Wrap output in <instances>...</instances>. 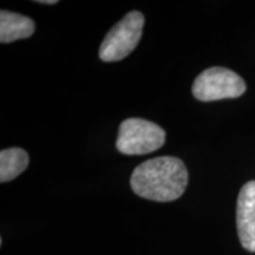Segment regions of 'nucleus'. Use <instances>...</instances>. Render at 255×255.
<instances>
[{
  "mask_svg": "<svg viewBox=\"0 0 255 255\" xmlns=\"http://www.w3.org/2000/svg\"><path fill=\"white\" fill-rule=\"evenodd\" d=\"M165 131L157 124L142 119H128L120 126L116 148L124 155H145L164 144Z\"/></svg>",
  "mask_w": 255,
  "mask_h": 255,
  "instance_id": "obj_2",
  "label": "nucleus"
},
{
  "mask_svg": "<svg viewBox=\"0 0 255 255\" xmlns=\"http://www.w3.org/2000/svg\"><path fill=\"white\" fill-rule=\"evenodd\" d=\"M133 193L143 199L170 202L182 196L188 171L180 158L161 156L137 165L130 178Z\"/></svg>",
  "mask_w": 255,
  "mask_h": 255,
  "instance_id": "obj_1",
  "label": "nucleus"
},
{
  "mask_svg": "<svg viewBox=\"0 0 255 255\" xmlns=\"http://www.w3.org/2000/svg\"><path fill=\"white\" fill-rule=\"evenodd\" d=\"M28 155L24 149L9 148L0 152V182L5 183L18 177L28 165Z\"/></svg>",
  "mask_w": 255,
  "mask_h": 255,
  "instance_id": "obj_7",
  "label": "nucleus"
},
{
  "mask_svg": "<svg viewBox=\"0 0 255 255\" xmlns=\"http://www.w3.org/2000/svg\"><path fill=\"white\" fill-rule=\"evenodd\" d=\"M37 2H39V4H49V5L57 4L56 0H40V1H37Z\"/></svg>",
  "mask_w": 255,
  "mask_h": 255,
  "instance_id": "obj_8",
  "label": "nucleus"
},
{
  "mask_svg": "<svg viewBox=\"0 0 255 255\" xmlns=\"http://www.w3.org/2000/svg\"><path fill=\"white\" fill-rule=\"evenodd\" d=\"M246 91V84L238 73L226 68H209L197 76L193 95L201 102L237 98Z\"/></svg>",
  "mask_w": 255,
  "mask_h": 255,
  "instance_id": "obj_4",
  "label": "nucleus"
},
{
  "mask_svg": "<svg viewBox=\"0 0 255 255\" xmlns=\"http://www.w3.org/2000/svg\"><path fill=\"white\" fill-rule=\"evenodd\" d=\"M34 23L26 15L1 9L0 12V41L12 43L33 34Z\"/></svg>",
  "mask_w": 255,
  "mask_h": 255,
  "instance_id": "obj_6",
  "label": "nucleus"
},
{
  "mask_svg": "<svg viewBox=\"0 0 255 255\" xmlns=\"http://www.w3.org/2000/svg\"><path fill=\"white\" fill-rule=\"evenodd\" d=\"M143 26L144 17L141 12L132 11L124 15L105 36L100 47V58L103 62H119L129 56L138 45Z\"/></svg>",
  "mask_w": 255,
  "mask_h": 255,
  "instance_id": "obj_3",
  "label": "nucleus"
},
{
  "mask_svg": "<svg viewBox=\"0 0 255 255\" xmlns=\"http://www.w3.org/2000/svg\"><path fill=\"white\" fill-rule=\"evenodd\" d=\"M237 227L242 247L255 252V181L247 182L239 194Z\"/></svg>",
  "mask_w": 255,
  "mask_h": 255,
  "instance_id": "obj_5",
  "label": "nucleus"
}]
</instances>
